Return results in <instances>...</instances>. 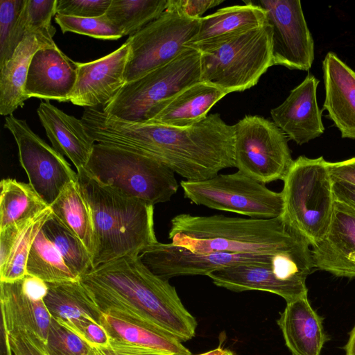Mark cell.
<instances>
[{"label": "cell", "instance_id": "2e32d148", "mask_svg": "<svg viewBox=\"0 0 355 355\" xmlns=\"http://www.w3.org/2000/svg\"><path fill=\"white\" fill-rule=\"evenodd\" d=\"M130 53L126 40L113 52L88 62H78L71 103L86 108L107 104L125 85V73Z\"/></svg>", "mask_w": 355, "mask_h": 355}, {"label": "cell", "instance_id": "9c48e42d", "mask_svg": "<svg viewBox=\"0 0 355 355\" xmlns=\"http://www.w3.org/2000/svg\"><path fill=\"white\" fill-rule=\"evenodd\" d=\"M180 187L185 198L210 209L254 218H277L284 212L282 191H273L239 171L200 181L182 180Z\"/></svg>", "mask_w": 355, "mask_h": 355}, {"label": "cell", "instance_id": "d4e9b609", "mask_svg": "<svg viewBox=\"0 0 355 355\" xmlns=\"http://www.w3.org/2000/svg\"><path fill=\"white\" fill-rule=\"evenodd\" d=\"M277 324L293 355H320L327 336L307 295L287 302Z\"/></svg>", "mask_w": 355, "mask_h": 355}, {"label": "cell", "instance_id": "30bf717a", "mask_svg": "<svg viewBox=\"0 0 355 355\" xmlns=\"http://www.w3.org/2000/svg\"><path fill=\"white\" fill-rule=\"evenodd\" d=\"M234 126V160L238 171L266 184L284 180L292 166L285 133L273 122L248 115Z\"/></svg>", "mask_w": 355, "mask_h": 355}, {"label": "cell", "instance_id": "ac0fdd59", "mask_svg": "<svg viewBox=\"0 0 355 355\" xmlns=\"http://www.w3.org/2000/svg\"><path fill=\"white\" fill-rule=\"evenodd\" d=\"M311 252L315 268L336 277H355V210L336 200L329 228Z\"/></svg>", "mask_w": 355, "mask_h": 355}, {"label": "cell", "instance_id": "83f0119b", "mask_svg": "<svg viewBox=\"0 0 355 355\" xmlns=\"http://www.w3.org/2000/svg\"><path fill=\"white\" fill-rule=\"evenodd\" d=\"M50 207L53 215L81 240L92 257L95 249L92 214L78 181L67 184Z\"/></svg>", "mask_w": 355, "mask_h": 355}, {"label": "cell", "instance_id": "f6af8a7d", "mask_svg": "<svg viewBox=\"0 0 355 355\" xmlns=\"http://www.w3.org/2000/svg\"><path fill=\"white\" fill-rule=\"evenodd\" d=\"M333 191L335 200L340 202L355 210V184L345 181H334Z\"/></svg>", "mask_w": 355, "mask_h": 355}, {"label": "cell", "instance_id": "cb8c5ba5", "mask_svg": "<svg viewBox=\"0 0 355 355\" xmlns=\"http://www.w3.org/2000/svg\"><path fill=\"white\" fill-rule=\"evenodd\" d=\"M227 94L202 81L194 83L155 105L146 121L173 127H187L203 120L210 109Z\"/></svg>", "mask_w": 355, "mask_h": 355}, {"label": "cell", "instance_id": "277c9868", "mask_svg": "<svg viewBox=\"0 0 355 355\" xmlns=\"http://www.w3.org/2000/svg\"><path fill=\"white\" fill-rule=\"evenodd\" d=\"M77 181L92 214V269L158 242L154 205L102 183L85 168L77 171Z\"/></svg>", "mask_w": 355, "mask_h": 355}, {"label": "cell", "instance_id": "6da1fadb", "mask_svg": "<svg viewBox=\"0 0 355 355\" xmlns=\"http://www.w3.org/2000/svg\"><path fill=\"white\" fill-rule=\"evenodd\" d=\"M80 119L95 142L153 158L188 181L234 167V126L218 113L187 127L124 121L97 108H85Z\"/></svg>", "mask_w": 355, "mask_h": 355}, {"label": "cell", "instance_id": "60d3db41", "mask_svg": "<svg viewBox=\"0 0 355 355\" xmlns=\"http://www.w3.org/2000/svg\"><path fill=\"white\" fill-rule=\"evenodd\" d=\"M91 347L92 355H171L112 337L107 345L91 346Z\"/></svg>", "mask_w": 355, "mask_h": 355}, {"label": "cell", "instance_id": "7c38bea8", "mask_svg": "<svg viewBox=\"0 0 355 355\" xmlns=\"http://www.w3.org/2000/svg\"><path fill=\"white\" fill-rule=\"evenodd\" d=\"M4 127L14 137L19 162L29 184L50 206L67 184L77 180V173L64 156L31 129L25 120L12 114L7 116Z\"/></svg>", "mask_w": 355, "mask_h": 355}, {"label": "cell", "instance_id": "f1b7e54d", "mask_svg": "<svg viewBox=\"0 0 355 355\" xmlns=\"http://www.w3.org/2000/svg\"><path fill=\"white\" fill-rule=\"evenodd\" d=\"M101 322L110 337L171 355L191 354L178 338L159 328L128 322L103 313Z\"/></svg>", "mask_w": 355, "mask_h": 355}, {"label": "cell", "instance_id": "7a4b0ae2", "mask_svg": "<svg viewBox=\"0 0 355 355\" xmlns=\"http://www.w3.org/2000/svg\"><path fill=\"white\" fill-rule=\"evenodd\" d=\"M139 254L98 266L80 280L102 313L163 329L181 342L192 339L197 321L175 288L153 273Z\"/></svg>", "mask_w": 355, "mask_h": 355}, {"label": "cell", "instance_id": "4dcf8cb0", "mask_svg": "<svg viewBox=\"0 0 355 355\" xmlns=\"http://www.w3.org/2000/svg\"><path fill=\"white\" fill-rule=\"evenodd\" d=\"M26 274L46 283L80 280L67 266L42 227L31 245L26 262Z\"/></svg>", "mask_w": 355, "mask_h": 355}, {"label": "cell", "instance_id": "e0dca14e", "mask_svg": "<svg viewBox=\"0 0 355 355\" xmlns=\"http://www.w3.org/2000/svg\"><path fill=\"white\" fill-rule=\"evenodd\" d=\"M78 62L58 46L42 47L33 55L24 87L27 99L68 102L75 87Z\"/></svg>", "mask_w": 355, "mask_h": 355}, {"label": "cell", "instance_id": "4316f807", "mask_svg": "<svg viewBox=\"0 0 355 355\" xmlns=\"http://www.w3.org/2000/svg\"><path fill=\"white\" fill-rule=\"evenodd\" d=\"M243 2L244 5L223 8L213 14L202 17L198 33L187 46L212 42L265 25V10L251 1Z\"/></svg>", "mask_w": 355, "mask_h": 355}, {"label": "cell", "instance_id": "9a60e30c", "mask_svg": "<svg viewBox=\"0 0 355 355\" xmlns=\"http://www.w3.org/2000/svg\"><path fill=\"white\" fill-rule=\"evenodd\" d=\"M0 288L2 330H26L46 343L51 320L44 301L46 283L27 275L15 282H0Z\"/></svg>", "mask_w": 355, "mask_h": 355}, {"label": "cell", "instance_id": "5bb4252c", "mask_svg": "<svg viewBox=\"0 0 355 355\" xmlns=\"http://www.w3.org/2000/svg\"><path fill=\"white\" fill-rule=\"evenodd\" d=\"M276 254L193 252L182 246L157 242L142 250L141 262L155 275L168 281L184 275H207L227 267L272 263Z\"/></svg>", "mask_w": 355, "mask_h": 355}, {"label": "cell", "instance_id": "836d02e7", "mask_svg": "<svg viewBox=\"0 0 355 355\" xmlns=\"http://www.w3.org/2000/svg\"><path fill=\"white\" fill-rule=\"evenodd\" d=\"M52 214V209L49 207L24 223L5 265L0 268V282H12L27 275L26 262L33 242Z\"/></svg>", "mask_w": 355, "mask_h": 355}, {"label": "cell", "instance_id": "4fadbf2b", "mask_svg": "<svg viewBox=\"0 0 355 355\" xmlns=\"http://www.w3.org/2000/svg\"><path fill=\"white\" fill-rule=\"evenodd\" d=\"M271 28L272 63L308 71L314 60V42L299 0H257Z\"/></svg>", "mask_w": 355, "mask_h": 355}, {"label": "cell", "instance_id": "c3c4849f", "mask_svg": "<svg viewBox=\"0 0 355 355\" xmlns=\"http://www.w3.org/2000/svg\"><path fill=\"white\" fill-rule=\"evenodd\" d=\"M220 355H234V354L230 350L224 349L223 352Z\"/></svg>", "mask_w": 355, "mask_h": 355}, {"label": "cell", "instance_id": "d6a6232c", "mask_svg": "<svg viewBox=\"0 0 355 355\" xmlns=\"http://www.w3.org/2000/svg\"><path fill=\"white\" fill-rule=\"evenodd\" d=\"M42 230L69 268L80 279L92 270V257L86 246L53 214L45 222Z\"/></svg>", "mask_w": 355, "mask_h": 355}, {"label": "cell", "instance_id": "f546056e", "mask_svg": "<svg viewBox=\"0 0 355 355\" xmlns=\"http://www.w3.org/2000/svg\"><path fill=\"white\" fill-rule=\"evenodd\" d=\"M0 188V230L26 220L50 207L29 183L5 178Z\"/></svg>", "mask_w": 355, "mask_h": 355}, {"label": "cell", "instance_id": "f35d334b", "mask_svg": "<svg viewBox=\"0 0 355 355\" xmlns=\"http://www.w3.org/2000/svg\"><path fill=\"white\" fill-rule=\"evenodd\" d=\"M4 355H49L45 343L34 333L17 330L3 331Z\"/></svg>", "mask_w": 355, "mask_h": 355}, {"label": "cell", "instance_id": "52a82bcc", "mask_svg": "<svg viewBox=\"0 0 355 355\" xmlns=\"http://www.w3.org/2000/svg\"><path fill=\"white\" fill-rule=\"evenodd\" d=\"M85 168L102 183L153 205L169 201L179 187L175 173L160 162L99 143Z\"/></svg>", "mask_w": 355, "mask_h": 355}, {"label": "cell", "instance_id": "ba28073f", "mask_svg": "<svg viewBox=\"0 0 355 355\" xmlns=\"http://www.w3.org/2000/svg\"><path fill=\"white\" fill-rule=\"evenodd\" d=\"M200 52L187 46L170 62L125 83L102 111L124 121L144 122L151 110L200 81Z\"/></svg>", "mask_w": 355, "mask_h": 355}, {"label": "cell", "instance_id": "484cf974", "mask_svg": "<svg viewBox=\"0 0 355 355\" xmlns=\"http://www.w3.org/2000/svg\"><path fill=\"white\" fill-rule=\"evenodd\" d=\"M35 35H26L11 58L0 66V114L12 115L27 100L24 87L31 58L42 47L53 46Z\"/></svg>", "mask_w": 355, "mask_h": 355}, {"label": "cell", "instance_id": "3957f363", "mask_svg": "<svg viewBox=\"0 0 355 355\" xmlns=\"http://www.w3.org/2000/svg\"><path fill=\"white\" fill-rule=\"evenodd\" d=\"M168 239L198 253L277 254L311 245L283 215L254 218L180 214L171 220Z\"/></svg>", "mask_w": 355, "mask_h": 355}, {"label": "cell", "instance_id": "74e56055", "mask_svg": "<svg viewBox=\"0 0 355 355\" xmlns=\"http://www.w3.org/2000/svg\"><path fill=\"white\" fill-rule=\"evenodd\" d=\"M25 0H0V66L7 62L17 47L15 31Z\"/></svg>", "mask_w": 355, "mask_h": 355}, {"label": "cell", "instance_id": "44dd1931", "mask_svg": "<svg viewBox=\"0 0 355 355\" xmlns=\"http://www.w3.org/2000/svg\"><path fill=\"white\" fill-rule=\"evenodd\" d=\"M322 70L324 110L343 138L355 140V71L334 52L326 55Z\"/></svg>", "mask_w": 355, "mask_h": 355}, {"label": "cell", "instance_id": "ee69618b", "mask_svg": "<svg viewBox=\"0 0 355 355\" xmlns=\"http://www.w3.org/2000/svg\"><path fill=\"white\" fill-rule=\"evenodd\" d=\"M327 166L333 181L355 184V157L341 162H327Z\"/></svg>", "mask_w": 355, "mask_h": 355}, {"label": "cell", "instance_id": "8d00e7d4", "mask_svg": "<svg viewBox=\"0 0 355 355\" xmlns=\"http://www.w3.org/2000/svg\"><path fill=\"white\" fill-rule=\"evenodd\" d=\"M45 345L49 355H92L89 345L52 317Z\"/></svg>", "mask_w": 355, "mask_h": 355}, {"label": "cell", "instance_id": "b9f144b4", "mask_svg": "<svg viewBox=\"0 0 355 355\" xmlns=\"http://www.w3.org/2000/svg\"><path fill=\"white\" fill-rule=\"evenodd\" d=\"M223 0H167L166 10L190 19H200L208 9L218 6Z\"/></svg>", "mask_w": 355, "mask_h": 355}, {"label": "cell", "instance_id": "bcb514c9", "mask_svg": "<svg viewBox=\"0 0 355 355\" xmlns=\"http://www.w3.org/2000/svg\"><path fill=\"white\" fill-rule=\"evenodd\" d=\"M346 355H355V326L345 346Z\"/></svg>", "mask_w": 355, "mask_h": 355}, {"label": "cell", "instance_id": "ab89813d", "mask_svg": "<svg viewBox=\"0 0 355 355\" xmlns=\"http://www.w3.org/2000/svg\"><path fill=\"white\" fill-rule=\"evenodd\" d=\"M112 0H58L57 14L76 17L104 15Z\"/></svg>", "mask_w": 355, "mask_h": 355}, {"label": "cell", "instance_id": "e575fe53", "mask_svg": "<svg viewBox=\"0 0 355 355\" xmlns=\"http://www.w3.org/2000/svg\"><path fill=\"white\" fill-rule=\"evenodd\" d=\"M58 0H25L23 9L17 21V39L21 42L28 35L51 44H55L53 37L56 32L51 19L57 14Z\"/></svg>", "mask_w": 355, "mask_h": 355}, {"label": "cell", "instance_id": "8fae6325", "mask_svg": "<svg viewBox=\"0 0 355 355\" xmlns=\"http://www.w3.org/2000/svg\"><path fill=\"white\" fill-rule=\"evenodd\" d=\"M200 19H190L166 10L135 34L129 36L130 53L125 83L175 59L199 31Z\"/></svg>", "mask_w": 355, "mask_h": 355}, {"label": "cell", "instance_id": "603a6c76", "mask_svg": "<svg viewBox=\"0 0 355 355\" xmlns=\"http://www.w3.org/2000/svg\"><path fill=\"white\" fill-rule=\"evenodd\" d=\"M37 113L52 147L69 159L77 171L85 168L95 141L81 119L67 114L49 101L40 102Z\"/></svg>", "mask_w": 355, "mask_h": 355}, {"label": "cell", "instance_id": "ffe728a7", "mask_svg": "<svg viewBox=\"0 0 355 355\" xmlns=\"http://www.w3.org/2000/svg\"><path fill=\"white\" fill-rule=\"evenodd\" d=\"M44 297L52 318L83 339L103 313L80 280L46 283Z\"/></svg>", "mask_w": 355, "mask_h": 355}, {"label": "cell", "instance_id": "5b68a950", "mask_svg": "<svg viewBox=\"0 0 355 355\" xmlns=\"http://www.w3.org/2000/svg\"><path fill=\"white\" fill-rule=\"evenodd\" d=\"M272 32L267 23L212 42L191 46L200 52V81L227 94L257 85L272 66Z\"/></svg>", "mask_w": 355, "mask_h": 355}, {"label": "cell", "instance_id": "d590c367", "mask_svg": "<svg viewBox=\"0 0 355 355\" xmlns=\"http://www.w3.org/2000/svg\"><path fill=\"white\" fill-rule=\"evenodd\" d=\"M55 21L62 33L71 32L103 40H116L123 37L105 14L97 17H76L56 14Z\"/></svg>", "mask_w": 355, "mask_h": 355}, {"label": "cell", "instance_id": "d6986e66", "mask_svg": "<svg viewBox=\"0 0 355 355\" xmlns=\"http://www.w3.org/2000/svg\"><path fill=\"white\" fill-rule=\"evenodd\" d=\"M318 83L319 80L309 73L280 105L270 110L273 122L299 145L318 137L324 130L322 111L317 102Z\"/></svg>", "mask_w": 355, "mask_h": 355}, {"label": "cell", "instance_id": "7402d4cb", "mask_svg": "<svg viewBox=\"0 0 355 355\" xmlns=\"http://www.w3.org/2000/svg\"><path fill=\"white\" fill-rule=\"evenodd\" d=\"M208 277L217 286L235 292H269L283 297L286 303L307 295L308 292L306 283L282 279L273 261L227 267L210 273Z\"/></svg>", "mask_w": 355, "mask_h": 355}, {"label": "cell", "instance_id": "7bdbcfd3", "mask_svg": "<svg viewBox=\"0 0 355 355\" xmlns=\"http://www.w3.org/2000/svg\"><path fill=\"white\" fill-rule=\"evenodd\" d=\"M26 220L8 225L0 230V268L5 265L15 240Z\"/></svg>", "mask_w": 355, "mask_h": 355}, {"label": "cell", "instance_id": "7dc6e473", "mask_svg": "<svg viewBox=\"0 0 355 355\" xmlns=\"http://www.w3.org/2000/svg\"><path fill=\"white\" fill-rule=\"evenodd\" d=\"M224 349L221 348L220 346L217 348L211 349L209 352L198 354V355H220L223 352Z\"/></svg>", "mask_w": 355, "mask_h": 355}, {"label": "cell", "instance_id": "8992f818", "mask_svg": "<svg viewBox=\"0 0 355 355\" xmlns=\"http://www.w3.org/2000/svg\"><path fill=\"white\" fill-rule=\"evenodd\" d=\"M283 181L282 215L312 246L326 235L336 201L327 162L323 157L300 156L294 160Z\"/></svg>", "mask_w": 355, "mask_h": 355}, {"label": "cell", "instance_id": "1f68e13d", "mask_svg": "<svg viewBox=\"0 0 355 355\" xmlns=\"http://www.w3.org/2000/svg\"><path fill=\"white\" fill-rule=\"evenodd\" d=\"M167 0H112L106 17L122 33L131 36L166 10Z\"/></svg>", "mask_w": 355, "mask_h": 355}]
</instances>
